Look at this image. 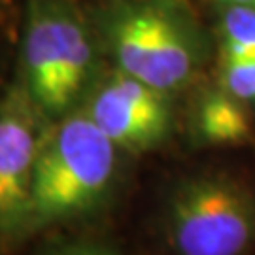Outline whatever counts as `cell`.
<instances>
[{"label":"cell","mask_w":255,"mask_h":255,"mask_svg":"<svg viewBox=\"0 0 255 255\" xmlns=\"http://www.w3.org/2000/svg\"><path fill=\"white\" fill-rule=\"evenodd\" d=\"M216 2H218V4H221V6H229L233 0H216Z\"/></svg>","instance_id":"12"},{"label":"cell","mask_w":255,"mask_h":255,"mask_svg":"<svg viewBox=\"0 0 255 255\" xmlns=\"http://www.w3.org/2000/svg\"><path fill=\"white\" fill-rule=\"evenodd\" d=\"M95 28L116 68L157 91L183 87L202 63L201 30L178 0H112Z\"/></svg>","instance_id":"1"},{"label":"cell","mask_w":255,"mask_h":255,"mask_svg":"<svg viewBox=\"0 0 255 255\" xmlns=\"http://www.w3.org/2000/svg\"><path fill=\"white\" fill-rule=\"evenodd\" d=\"M231 4H244V6H254L255 8V0H233Z\"/></svg>","instance_id":"11"},{"label":"cell","mask_w":255,"mask_h":255,"mask_svg":"<svg viewBox=\"0 0 255 255\" xmlns=\"http://www.w3.org/2000/svg\"><path fill=\"white\" fill-rule=\"evenodd\" d=\"M195 125L201 140L216 146L246 144L254 132L246 104L229 95L223 87L202 97Z\"/></svg>","instance_id":"7"},{"label":"cell","mask_w":255,"mask_h":255,"mask_svg":"<svg viewBox=\"0 0 255 255\" xmlns=\"http://www.w3.org/2000/svg\"><path fill=\"white\" fill-rule=\"evenodd\" d=\"M219 32H221V57H254L255 8L244 4L225 6Z\"/></svg>","instance_id":"8"},{"label":"cell","mask_w":255,"mask_h":255,"mask_svg":"<svg viewBox=\"0 0 255 255\" xmlns=\"http://www.w3.org/2000/svg\"><path fill=\"white\" fill-rule=\"evenodd\" d=\"M87 114L116 146L136 151L163 142L170 128L166 93L118 68L95 93Z\"/></svg>","instance_id":"6"},{"label":"cell","mask_w":255,"mask_h":255,"mask_svg":"<svg viewBox=\"0 0 255 255\" xmlns=\"http://www.w3.org/2000/svg\"><path fill=\"white\" fill-rule=\"evenodd\" d=\"M47 119L23 80L0 101V233L30 223L34 166Z\"/></svg>","instance_id":"5"},{"label":"cell","mask_w":255,"mask_h":255,"mask_svg":"<svg viewBox=\"0 0 255 255\" xmlns=\"http://www.w3.org/2000/svg\"><path fill=\"white\" fill-rule=\"evenodd\" d=\"M116 149L87 112L49 128L34 166L30 223H51L93 206L114 176Z\"/></svg>","instance_id":"3"},{"label":"cell","mask_w":255,"mask_h":255,"mask_svg":"<svg viewBox=\"0 0 255 255\" xmlns=\"http://www.w3.org/2000/svg\"><path fill=\"white\" fill-rule=\"evenodd\" d=\"M221 87L244 104H255V55L221 57Z\"/></svg>","instance_id":"9"},{"label":"cell","mask_w":255,"mask_h":255,"mask_svg":"<svg viewBox=\"0 0 255 255\" xmlns=\"http://www.w3.org/2000/svg\"><path fill=\"white\" fill-rule=\"evenodd\" d=\"M168 221L180 255H242L255 240V197L229 176H199L176 189Z\"/></svg>","instance_id":"4"},{"label":"cell","mask_w":255,"mask_h":255,"mask_svg":"<svg viewBox=\"0 0 255 255\" xmlns=\"http://www.w3.org/2000/svg\"><path fill=\"white\" fill-rule=\"evenodd\" d=\"M59 255H102L101 252H95V250H87V248H74V250H66Z\"/></svg>","instance_id":"10"},{"label":"cell","mask_w":255,"mask_h":255,"mask_svg":"<svg viewBox=\"0 0 255 255\" xmlns=\"http://www.w3.org/2000/svg\"><path fill=\"white\" fill-rule=\"evenodd\" d=\"M99 42L72 0H27L21 80L47 118L63 116L85 91Z\"/></svg>","instance_id":"2"}]
</instances>
